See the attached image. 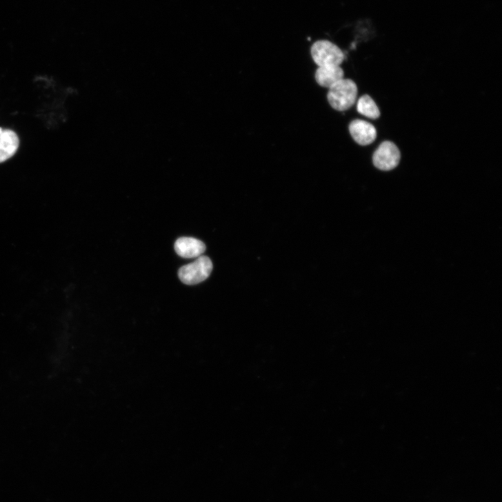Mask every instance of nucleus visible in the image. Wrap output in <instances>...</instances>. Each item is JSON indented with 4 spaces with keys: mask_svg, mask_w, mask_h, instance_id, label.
Here are the masks:
<instances>
[{
    "mask_svg": "<svg viewBox=\"0 0 502 502\" xmlns=\"http://www.w3.org/2000/svg\"><path fill=\"white\" fill-rule=\"evenodd\" d=\"M328 99L330 106L337 111L343 112L356 103L358 89L356 83L343 79L329 89Z\"/></svg>",
    "mask_w": 502,
    "mask_h": 502,
    "instance_id": "nucleus-1",
    "label": "nucleus"
},
{
    "mask_svg": "<svg viewBox=\"0 0 502 502\" xmlns=\"http://www.w3.org/2000/svg\"><path fill=\"white\" fill-rule=\"evenodd\" d=\"M311 55L319 68L341 66L345 54L336 44L327 40H320L311 47Z\"/></svg>",
    "mask_w": 502,
    "mask_h": 502,
    "instance_id": "nucleus-2",
    "label": "nucleus"
},
{
    "mask_svg": "<svg viewBox=\"0 0 502 502\" xmlns=\"http://www.w3.org/2000/svg\"><path fill=\"white\" fill-rule=\"evenodd\" d=\"M213 264L207 257H200L191 264L183 266L178 272L179 279L186 285H197L209 278Z\"/></svg>",
    "mask_w": 502,
    "mask_h": 502,
    "instance_id": "nucleus-3",
    "label": "nucleus"
},
{
    "mask_svg": "<svg viewBox=\"0 0 502 502\" xmlns=\"http://www.w3.org/2000/svg\"><path fill=\"white\" fill-rule=\"evenodd\" d=\"M401 161V152L392 142L385 141L376 149L372 157L374 165L383 171L396 168Z\"/></svg>",
    "mask_w": 502,
    "mask_h": 502,
    "instance_id": "nucleus-4",
    "label": "nucleus"
},
{
    "mask_svg": "<svg viewBox=\"0 0 502 502\" xmlns=\"http://www.w3.org/2000/svg\"><path fill=\"white\" fill-rule=\"evenodd\" d=\"M349 131L354 141L360 145H369L376 138V131L374 126L364 120L352 121L349 126Z\"/></svg>",
    "mask_w": 502,
    "mask_h": 502,
    "instance_id": "nucleus-5",
    "label": "nucleus"
},
{
    "mask_svg": "<svg viewBox=\"0 0 502 502\" xmlns=\"http://www.w3.org/2000/svg\"><path fill=\"white\" fill-rule=\"evenodd\" d=\"M176 253L183 259L199 258L204 254L205 244L195 238L181 237L174 243Z\"/></svg>",
    "mask_w": 502,
    "mask_h": 502,
    "instance_id": "nucleus-6",
    "label": "nucleus"
},
{
    "mask_svg": "<svg viewBox=\"0 0 502 502\" xmlns=\"http://www.w3.org/2000/svg\"><path fill=\"white\" fill-rule=\"evenodd\" d=\"M19 147V139L17 134L12 130L0 128V163L12 157Z\"/></svg>",
    "mask_w": 502,
    "mask_h": 502,
    "instance_id": "nucleus-7",
    "label": "nucleus"
},
{
    "mask_svg": "<svg viewBox=\"0 0 502 502\" xmlns=\"http://www.w3.org/2000/svg\"><path fill=\"white\" fill-rule=\"evenodd\" d=\"M315 78L320 86L330 89L344 79V72L341 66L319 68Z\"/></svg>",
    "mask_w": 502,
    "mask_h": 502,
    "instance_id": "nucleus-8",
    "label": "nucleus"
},
{
    "mask_svg": "<svg viewBox=\"0 0 502 502\" xmlns=\"http://www.w3.org/2000/svg\"><path fill=\"white\" fill-rule=\"evenodd\" d=\"M357 108L359 113L369 119H375L381 116L379 106L369 95L362 96L358 100Z\"/></svg>",
    "mask_w": 502,
    "mask_h": 502,
    "instance_id": "nucleus-9",
    "label": "nucleus"
}]
</instances>
